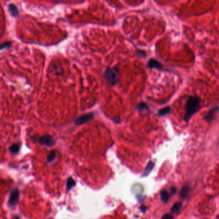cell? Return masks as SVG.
Listing matches in <instances>:
<instances>
[{"instance_id": "1", "label": "cell", "mask_w": 219, "mask_h": 219, "mask_svg": "<svg viewBox=\"0 0 219 219\" xmlns=\"http://www.w3.org/2000/svg\"><path fill=\"white\" fill-rule=\"evenodd\" d=\"M200 100L197 96H190L186 101L185 105V115L184 120L188 122L192 116L200 108Z\"/></svg>"}, {"instance_id": "2", "label": "cell", "mask_w": 219, "mask_h": 219, "mask_svg": "<svg viewBox=\"0 0 219 219\" xmlns=\"http://www.w3.org/2000/svg\"><path fill=\"white\" fill-rule=\"evenodd\" d=\"M119 74L120 72L118 67H109L105 70L103 77L109 84L111 86H114L118 82Z\"/></svg>"}, {"instance_id": "3", "label": "cell", "mask_w": 219, "mask_h": 219, "mask_svg": "<svg viewBox=\"0 0 219 219\" xmlns=\"http://www.w3.org/2000/svg\"><path fill=\"white\" fill-rule=\"evenodd\" d=\"M93 118H94V113H93V112L88 113V114H85V115H83L82 116H79L78 118H77L74 121V124L76 125H82V124H84L88 122L89 121L91 120Z\"/></svg>"}, {"instance_id": "4", "label": "cell", "mask_w": 219, "mask_h": 219, "mask_svg": "<svg viewBox=\"0 0 219 219\" xmlns=\"http://www.w3.org/2000/svg\"><path fill=\"white\" fill-rule=\"evenodd\" d=\"M39 142L40 145L47 146V147H52L55 144V140L50 135H44L40 137Z\"/></svg>"}, {"instance_id": "5", "label": "cell", "mask_w": 219, "mask_h": 219, "mask_svg": "<svg viewBox=\"0 0 219 219\" xmlns=\"http://www.w3.org/2000/svg\"><path fill=\"white\" fill-rule=\"evenodd\" d=\"M19 197V192L18 190H14L10 196V199L9 200V204L10 206H13L16 204Z\"/></svg>"}, {"instance_id": "6", "label": "cell", "mask_w": 219, "mask_h": 219, "mask_svg": "<svg viewBox=\"0 0 219 219\" xmlns=\"http://www.w3.org/2000/svg\"><path fill=\"white\" fill-rule=\"evenodd\" d=\"M147 67L149 68H156V69H162V65L154 59H150L147 64Z\"/></svg>"}, {"instance_id": "7", "label": "cell", "mask_w": 219, "mask_h": 219, "mask_svg": "<svg viewBox=\"0 0 219 219\" xmlns=\"http://www.w3.org/2000/svg\"><path fill=\"white\" fill-rule=\"evenodd\" d=\"M219 108L218 107H213L211 110H209L207 113L206 115L204 116V119L207 121H212L213 119L214 115L216 114V112L218 111Z\"/></svg>"}, {"instance_id": "8", "label": "cell", "mask_w": 219, "mask_h": 219, "mask_svg": "<svg viewBox=\"0 0 219 219\" xmlns=\"http://www.w3.org/2000/svg\"><path fill=\"white\" fill-rule=\"evenodd\" d=\"M8 9H9V11L12 17L14 18L18 17V15H19V11L18 9L17 6H16L14 4L11 3L8 5Z\"/></svg>"}, {"instance_id": "9", "label": "cell", "mask_w": 219, "mask_h": 219, "mask_svg": "<svg viewBox=\"0 0 219 219\" xmlns=\"http://www.w3.org/2000/svg\"><path fill=\"white\" fill-rule=\"evenodd\" d=\"M53 69L56 72L57 75H60L62 73V68L59 62H54L52 65Z\"/></svg>"}, {"instance_id": "10", "label": "cell", "mask_w": 219, "mask_h": 219, "mask_svg": "<svg viewBox=\"0 0 219 219\" xmlns=\"http://www.w3.org/2000/svg\"><path fill=\"white\" fill-rule=\"evenodd\" d=\"M75 181H74V179H73V178L70 177L68 179L67 181V190L69 191L75 185Z\"/></svg>"}, {"instance_id": "11", "label": "cell", "mask_w": 219, "mask_h": 219, "mask_svg": "<svg viewBox=\"0 0 219 219\" xmlns=\"http://www.w3.org/2000/svg\"><path fill=\"white\" fill-rule=\"evenodd\" d=\"M170 109L169 107H165L163 109H160L159 111H158V115L159 116H165L167 114H168V113L170 112Z\"/></svg>"}, {"instance_id": "12", "label": "cell", "mask_w": 219, "mask_h": 219, "mask_svg": "<svg viewBox=\"0 0 219 219\" xmlns=\"http://www.w3.org/2000/svg\"><path fill=\"white\" fill-rule=\"evenodd\" d=\"M161 200H163L164 202H166V201H168V199H169V196L168 193L166 190H163L161 192Z\"/></svg>"}, {"instance_id": "13", "label": "cell", "mask_w": 219, "mask_h": 219, "mask_svg": "<svg viewBox=\"0 0 219 219\" xmlns=\"http://www.w3.org/2000/svg\"><path fill=\"white\" fill-rule=\"evenodd\" d=\"M12 154H16L19 150V145L18 144H13L9 149Z\"/></svg>"}, {"instance_id": "14", "label": "cell", "mask_w": 219, "mask_h": 219, "mask_svg": "<svg viewBox=\"0 0 219 219\" xmlns=\"http://www.w3.org/2000/svg\"><path fill=\"white\" fill-rule=\"evenodd\" d=\"M182 206V204L179 202V203H176L175 204L173 207L172 208V212L174 213H177L179 212V211L180 210V209L181 208Z\"/></svg>"}, {"instance_id": "15", "label": "cell", "mask_w": 219, "mask_h": 219, "mask_svg": "<svg viewBox=\"0 0 219 219\" xmlns=\"http://www.w3.org/2000/svg\"><path fill=\"white\" fill-rule=\"evenodd\" d=\"M136 109H137V110H138V111H141L147 110V109H149V107H148V105H147V104H146L145 103L141 102V103H140V104L137 105V106Z\"/></svg>"}, {"instance_id": "16", "label": "cell", "mask_w": 219, "mask_h": 219, "mask_svg": "<svg viewBox=\"0 0 219 219\" xmlns=\"http://www.w3.org/2000/svg\"><path fill=\"white\" fill-rule=\"evenodd\" d=\"M154 165V163H152V162H150V163L148 164L147 168H146V170H145V174H144L145 176L147 175L150 173V172L151 171L152 169L153 168Z\"/></svg>"}, {"instance_id": "17", "label": "cell", "mask_w": 219, "mask_h": 219, "mask_svg": "<svg viewBox=\"0 0 219 219\" xmlns=\"http://www.w3.org/2000/svg\"><path fill=\"white\" fill-rule=\"evenodd\" d=\"M188 192H189V188L188 187V186H185V187L183 188V189L181 190V193H180L181 197L184 199L186 197V196L188 195Z\"/></svg>"}, {"instance_id": "18", "label": "cell", "mask_w": 219, "mask_h": 219, "mask_svg": "<svg viewBox=\"0 0 219 219\" xmlns=\"http://www.w3.org/2000/svg\"><path fill=\"white\" fill-rule=\"evenodd\" d=\"M55 158V151H51V152L49 154V155H48V158H47V161L48 162H49V163H50V162L53 161V160Z\"/></svg>"}, {"instance_id": "19", "label": "cell", "mask_w": 219, "mask_h": 219, "mask_svg": "<svg viewBox=\"0 0 219 219\" xmlns=\"http://www.w3.org/2000/svg\"><path fill=\"white\" fill-rule=\"evenodd\" d=\"M12 46V43L10 42V41H6L5 43H3L1 46V47H0V49H1V50L5 49V48H8V47H10Z\"/></svg>"}, {"instance_id": "20", "label": "cell", "mask_w": 219, "mask_h": 219, "mask_svg": "<svg viewBox=\"0 0 219 219\" xmlns=\"http://www.w3.org/2000/svg\"><path fill=\"white\" fill-rule=\"evenodd\" d=\"M162 219H173V217L171 214H165L162 217Z\"/></svg>"}, {"instance_id": "21", "label": "cell", "mask_w": 219, "mask_h": 219, "mask_svg": "<svg viewBox=\"0 0 219 219\" xmlns=\"http://www.w3.org/2000/svg\"><path fill=\"white\" fill-rule=\"evenodd\" d=\"M137 53H139L140 54H141L142 56H145L146 55V53L144 51H142V50H137Z\"/></svg>"}]
</instances>
